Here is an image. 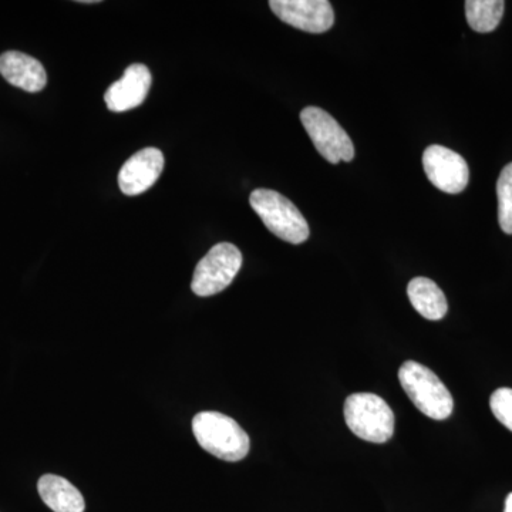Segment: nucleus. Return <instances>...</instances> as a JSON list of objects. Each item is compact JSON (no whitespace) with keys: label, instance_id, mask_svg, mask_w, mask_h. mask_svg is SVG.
<instances>
[{"label":"nucleus","instance_id":"10","mask_svg":"<svg viewBox=\"0 0 512 512\" xmlns=\"http://www.w3.org/2000/svg\"><path fill=\"white\" fill-rule=\"evenodd\" d=\"M151 73L144 64H131L119 82L111 84L104 94L107 107L114 113H123L141 106L150 92Z\"/></svg>","mask_w":512,"mask_h":512},{"label":"nucleus","instance_id":"4","mask_svg":"<svg viewBox=\"0 0 512 512\" xmlns=\"http://www.w3.org/2000/svg\"><path fill=\"white\" fill-rule=\"evenodd\" d=\"M345 420L355 436L370 443H386L393 437V410L377 394H350L345 402Z\"/></svg>","mask_w":512,"mask_h":512},{"label":"nucleus","instance_id":"12","mask_svg":"<svg viewBox=\"0 0 512 512\" xmlns=\"http://www.w3.org/2000/svg\"><path fill=\"white\" fill-rule=\"evenodd\" d=\"M43 503L55 512H84L86 503L82 493L66 478L46 474L37 483Z\"/></svg>","mask_w":512,"mask_h":512},{"label":"nucleus","instance_id":"15","mask_svg":"<svg viewBox=\"0 0 512 512\" xmlns=\"http://www.w3.org/2000/svg\"><path fill=\"white\" fill-rule=\"evenodd\" d=\"M498 222L505 234H512V163L505 165L497 181Z\"/></svg>","mask_w":512,"mask_h":512},{"label":"nucleus","instance_id":"11","mask_svg":"<svg viewBox=\"0 0 512 512\" xmlns=\"http://www.w3.org/2000/svg\"><path fill=\"white\" fill-rule=\"evenodd\" d=\"M0 74L12 86L29 93L40 92L47 83L43 64L35 57L20 52H6L0 56Z\"/></svg>","mask_w":512,"mask_h":512},{"label":"nucleus","instance_id":"7","mask_svg":"<svg viewBox=\"0 0 512 512\" xmlns=\"http://www.w3.org/2000/svg\"><path fill=\"white\" fill-rule=\"evenodd\" d=\"M423 167L430 183L447 194H460L470 181L467 161L447 147H427L423 154Z\"/></svg>","mask_w":512,"mask_h":512},{"label":"nucleus","instance_id":"1","mask_svg":"<svg viewBox=\"0 0 512 512\" xmlns=\"http://www.w3.org/2000/svg\"><path fill=\"white\" fill-rule=\"evenodd\" d=\"M195 439L205 451L220 460L235 463L248 456L251 440L231 417L218 412H202L192 419Z\"/></svg>","mask_w":512,"mask_h":512},{"label":"nucleus","instance_id":"2","mask_svg":"<svg viewBox=\"0 0 512 512\" xmlns=\"http://www.w3.org/2000/svg\"><path fill=\"white\" fill-rule=\"evenodd\" d=\"M399 380L407 397L424 416L446 420L453 413V396L429 367L409 360L400 367Z\"/></svg>","mask_w":512,"mask_h":512},{"label":"nucleus","instance_id":"17","mask_svg":"<svg viewBox=\"0 0 512 512\" xmlns=\"http://www.w3.org/2000/svg\"><path fill=\"white\" fill-rule=\"evenodd\" d=\"M504 512H512V493L508 495L507 501H505V511Z\"/></svg>","mask_w":512,"mask_h":512},{"label":"nucleus","instance_id":"5","mask_svg":"<svg viewBox=\"0 0 512 512\" xmlns=\"http://www.w3.org/2000/svg\"><path fill=\"white\" fill-rule=\"evenodd\" d=\"M242 266L241 251L229 242L211 248L198 262L192 276L191 289L198 296L217 295L227 289Z\"/></svg>","mask_w":512,"mask_h":512},{"label":"nucleus","instance_id":"13","mask_svg":"<svg viewBox=\"0 0 512 512\" xmlns=\"http://www.w3.org/2000/svg\"><path fill=\"white\" fill-rule=\"evenodd\" d=\"M407 295L413 308L423 318L429 320H440L446 316L448 311L447 299L436 282L429 278H414L407 286Z\"/></svg>","mask_w":512,"mask_h":512},{"label":"nucleus","instance_id":"9","mask_svg":"<svg viewBox=\"0 0 512 512\" xmlns=\"http://www.w3.org/2000/svg\"><path fill=\"white\" fill-rule=\"evenodd\" d=\"M164 168V156L158 148L148 147L128 158L119 174L120 190L128 197L143 194L157 183Z\"/></svg>","mask_w":512,"mask_h":512},{"label":"nucleus","instance_id":"6","mask_svg":"<svg viewBox=\"0 0 512 512\" xmlns=\"http://www.w3.org/2000/svg\"><path fill=\"white\" fill-rule=\"evenodd\" d=\"M301 121L306 133L311 137L313 146L330 164H338L340 161L349 163L355 158L353 141L340 127L338 121L325 110L319 107H306L302 110Z\"/></svg>","mask_w":512,"mask_h":512},{"label":"nucleus","instance_id":"8","mask_svg":"<svg viewBox=\"0 0 512 512\" xmlns=\"http://www.w3.org/2000/svg\"><path fill=\"white\" fill-rule=\"evenodd\" d=\"M272 12L286 25L308 33H325L335 23L328 0H272Z\"/></svg>","mask_w":512,"mask_h":512},{"label":"nucleus","instance_id":"3","mask_svg":"<svg viewBox=\"0 0 512 512\" xmlns=\"http://www.w3.org/2000/svg\"><path fill=\"white\" fill-rule=\"evenodd\" d=\"M249 204L259 215L265 227L289 244L308 241L309 225L301 211L279 192L259 188L252 192Z\"/></svg>","mask_w":512,"mask_h":512},{"label":"nucleus","instance_id":"16","mask_svg":"<svg viewBox=\"0 0 512 512\" xmlns=\"http://www.w3.org/2000/svg\"><path fill=\"white\" fill-rule=\"evenodd\" d=\"M491 412L503 426L512 431V389L495 390L490 399Z\"/></svg>","mask_w":512,"mask_h":512},{"label":"nucleus","instance_id":"14","mask_svg":"<svg viewBox=\"0 0 512 512\" xmlns=\"http://www.w3.org/2000/svg\"><path fill=\"white\" fill-rule=\"evenodd\" d=\"M503 0H468L466 16L468 25L478 33H490L497 29L503 19Z\"/></svg>","mask_w":512,"mask_h":512}]
</instances>
